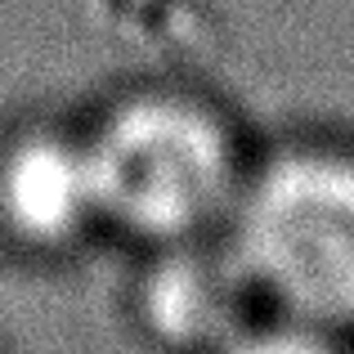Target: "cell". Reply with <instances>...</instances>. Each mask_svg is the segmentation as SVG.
<instances>
[{
	"mask_svg": "<svg viewBox=\"0 0 354 354\" xmlns=\"http://www.w3.org/2000/svg\"><path fill=\"white\" fill-rule=\"evenodd\" d=\"M216 354H350V350L337 346V332L287 319L283 328L238 332V337L229 341V346H220Z\"/></svg>",
	"mask_w": 354,
	"mask_h": 354,
	"instance_id": "obj_5",
	"label": "cell"
},
{
	"mask_svg": "<svg viewBox=\"0 0 354 354\" xmlns=\"http://www.w3.org/2000/svg\"><path fill=\"white\" fill-rule=\"evenodd\" d=\"M193 242L198 238L175 242L180 251L157 265L144 292V310L171 346L220 350L238 332H247L242 323H247V305L256 301V287L242 274L234 247L202 251Z\"/></svg>",
	"mask_w": 354,
	"mask_h": 354,
	"instance_id": "obj_4",
	"label": "cell"
},
{
	"mask_svg": "<svg viewBox=\"0 0 354 354\" xmlns=\"http://www.w3.org/2000/svg\"><path fill=\"white\" fill-rule=\"evenodd\" d=\"M104 225L148 242H189L238 202L225 130L184 99H135L86 135Z\"/></svg>",
	"mask_w": 354,
	"mask_h": 354,
	"instance_id": "obj_2",
	"label": "cell"
},
{
	"mask_svg": "<svg viewBox=\"0 0 354 354\" xmlns=\"http://www.w3.org/2000/svg\"><path fill=\"white\" fill-rule=\"evenodd\" d=\"M0 216L18 238L41 247H63L104 225L86 139H18L0 162Z\"/></svg>",
	"mask_w": 354,
	"mask_h": 354,
	"instance_id": "obj_3",
	"label": "cell"
},
{
	"mask_svg": "<svg viewBox=\"0 0 354 354\" xmlns=\"http://www.w3.org/2000/svg\"><path fill=\"white\" fill-rule=\"evenodd\" d=\"M234 247L256 296L310 328H354V162L292 153L242 180Z\"/></svg>",
	"mask_w": 354,
	"mask_h": 354,
	"instance_id": "obj_1",
	"label": "cell"
}]
</instances>
